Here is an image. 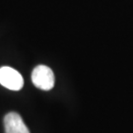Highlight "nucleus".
Listing matches in <instances>:
<instances>
[{"mask_svg": "<svg viewBox=\"0 0 133 133\" xmlns=\"http://www.w3.org/2000/svg\"><path fill=\"white\" fill-rule=\"evenodd\" d=\"M0 84L12 91H19L24 86V79L17 70L9 66L0 68Z\"/></svg>", "mask_w": 133, "mask_h": 133, "instance_id": "nucleus-2", "label": "nucleus"}, {"mask_svg": "<svg viewBox=\"0 0 133 133\" xmlns=\"http://www.w3.org/2000/svg\"><path fill=\"white\" fill-rule=\"evenodd\" d=\"M5 133H30L21 115L17 112H9L4 117Z\"/></svg>", "mask_w": 133, "mask_h": 133, "instance_id": "nucleus-3", "label": "nucleus"}, {"mask_svg": "<svg viewBox=\"0 0 133 133\" xmlns=\"http://www.w3.org/2000/svg\"><path fill=\"white\" fill-rule=\"evenodd\" d=\"M32 81L37 88L43 91L51 90L54 86L55 78L52 70L45 65H38L33 70Z\"/></svg>", "mask_w": 133, "mask_h": 133, "instance_id": "nucleus-1", "label": "nucleus"}]
</instances>
